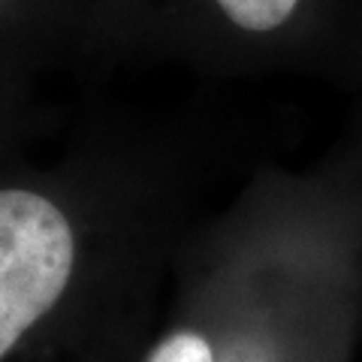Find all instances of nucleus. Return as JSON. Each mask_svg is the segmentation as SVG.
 Wrapping results in <instances>:
<instances>
[{"label":"nucleus","mask_w":362,"mask_h":362,"mask_svg":"<svg viewBox=\"0 0 362 362\" xmlns=\"http://www.w3.org/2000/svg\"><path fill=\"white\" fill-rule=\"evenodd\" d=\"M145 362H214V350L202 332L178 329L173 335H166Z\"/></svg>","instance_id":"7ed1b4c3"},{"label":"nucleus","mask_w":362,"mask_h":362,"mask_svg":"<svg viewBox=\"0 0 362 362\" xmlns=\"http://www.w3.org/2000/svg\"><path fill=\"white\" fill-rule=\"evenodd\" d=\"M73 266L66 214L33 190H0V362L61 302Z\"/></svg>","instance_id":"f257e3e1"},{"label":"nucleus","mask_w":362,"mask_h":362,"mask_svg":"<svg viewBox=\"0 0 362 362\" xmlns=\"http://www.w3.org/2000/svg\"><path fill=\"white\" fill-rule=\"evenodd\" d=\"M223 18L251 37H278L299 25L311 0H214Z\"/></svg>","instance_id":"f03ea898"}]
</instances>
